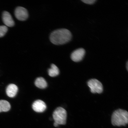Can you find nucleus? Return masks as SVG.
<instances>
[{
    "instance_id": "1",
    "label": "nucleus",
    "mask_w": 128,
    "mask_h": 128,
    "mask_svg": "<svg viewBox=\"0 0 128 128\" xmlns=\"http://www.w3.org/2000/svg\"><path fill=\"white\" fill-rule=\"evenodd\" d=\"M72 38V34L69 30L63 28L56 30L52 32L50 35V40L54 44L61 45L68 42Z\"/></svg>"
},
{
    "instance_id": "2",
    "label": "nucleus",
    "mask_w": 128,
    "mask_h": 128,
    "mask_svg": "<svg viewBox=\"0 0 128 128\" xmlns=\"http://www.w3.org/2000/svg\"><path fill=\"white\" fill-rule=\"evenodd\" d=\"M111 122L114 126H126L128 123V112L120 109L116 110L112 114Z\"/></svg>"
},
{
    "instance_id": "3",
    "label": "nucleus",
    "mask_w": 128,
    "mask_h": 128,
    "mask_svg": "<svg viewBox=\"0 0 128 128\" xmlns=\"http://www.w3.org/2000/svg\"><path fill=\"white\" fill-rule=\"evenodd\" d=\"M67 112L62 107L56 108L53 113V118L54 120V126L57 127L59 125H65L66 124Z\"/></svg>"
},
{
    "instance_id": "4",
    "label": "nucleus",
    "mask_w": 128,
    "mask_h": 128,
    "mask_svg": "<svg viewBox=\"0 0 128 128\" xmlns=\"http://www.w3.org/2000/svg\"><path fill=\"white\" fill-rule=\"evenodd\" d=\"M88 85L92 93H101L103 91V86L101 82L96 79H92L88 82Z\"/></svg>"
},
{
    "instance_id": "5",
    "label": "nucleus",
    "mask_w": 128,
    "mask_h": 128,
    "mask_svg": "<svg viewBox=\"0 0 128 128\" xmlns=\"http://www.w3.org/2000/svg\"><path fill=\"white\" fill-rule=\"evenodd\" d=\"M15 15L16 18L20 21L25 20L28 17V10L25 8L22 7H18L16 8Z\"/></svg>"
},
{
    "instance_id": "6",
    "label": "nucleus",
    "mask_w": 128,
    "mask_h": 128,
    "mask_svg": "<svg viewBox=\"0 0 128 128\" xmlns=\"http://www.w3.org/2000/svg\"><path fill=\"white\" fill-rule=\"evenodd\" d=\"M85 53V50L82 48L76 50L71 54L72 60L76 62L80 61L84 58Z\"/></svg>"
},
{
    "instance_id": "7",
    "label": "nucleus",
    "mask_w": 128,
    "mask_h": 128,
    "mask_svg": "<svg viewBox=\"0 0 128 128\" xmlns=\"http://www.w3.org/2000/svg\"><path fill=\"white\" fill-rule=\"evenodd\" d=\"M47 106L45 103L42 100H38L35 101L32 105V108L35 112H42L46 110Z\"/></svg>"
},
{
    "instance_id": "8",
    "label": "nucleus",
    "mask_w": 128,
    "mask_h": 128,
    "mask_svg": "<svg viewBox=\"0 0 128 128\" xmlns=\"http://www.w3.org/2000/svg\"><path fill=\"white\" fill-rule=\"evenodd\" d=\"M2 20L6 26L12 27L15 25V22L11 14L6 11L3 12Z\"/></svg>"
},
{
    "instance_id": "9",
    "label": "nucleus",
    "mask_w": 128,
    "mask_h": 128,
    "mask_svg": "<svg viewBox=\"0 0 128 128\" xmlns=\"http://www.w3.org/2000/svg\"><path fill=\"white\" fill-rule=\"evenodd\" d=\"M18 90V87L16 85L10 84L6 88V94L8 96L13 98L16 95Z\"/></svg>"
},
{
    "instance_id": "10",
    "label": "nucleus",
    "mask_w": 128,
    "mask_h": 128,
    "mask_svg": "<svg viewBox=\"0 0 128 128\" xmlns=\"http://www.w3.org/2000/svg\"><path fill=\"white\" fill-rule=\"evenodd\" d=\"M35 85L38 88L40 89L45 88L47 86V84L46 80L44 78H38L35 82Z\"/></svg>"
},
{
    "instance_id": "11",
    "label": "nucleus",
    "mask_w": 128,
    "mask_h": 128,
    "mask_svg": "<svg viewBox=\"0 0 128 128\" xmlns=\"http://www.w3.org/2000/svg\"><path fill=\"white\" fill-rule=\"evenodd\" d=\"M10 108L11 106L8 102L4 100H0V112L8 111Z\"/></svg>"
},
{
    "instance_id": "12",
    "label": "nucleus",
    "mask_w": 128,
    "mask_h": 128,
    "mask_svg": "<svg viewBox=\"0 0 128 128\" xmlns=\"http://www.w3.org/2000/svg\"><path fill=\"white\" fill-rule=\"evenodd\" d=\"M49 76L52 77L56 76L60 74V70L58 67L54 64L51 66V68L48 70Z\"/></svg>"
},
{
    "instance_id": "13",
    "label": "nucleus",
    "mask_w": 128,
    "mask_h": 128,
    "mask_svg": "<svg viewBox=\"0 0 128 128\" xmlns=\"http://www.w3.org/2000/svg\"><path fill=\"white\" fill-rule=\"evenodd\" d=\"M8 31V28L6 26H0V38L5 36Z\"/></svg>"
},
{
    "instance_id": "14",
    "label": "nucleus",
    "mask_w": 128,
    "mask_h": 128,
    "mask_svg": "<svg viewBox=\"0 0 128 128\" xmlns=\"http://www.w3.org/2000/svg\"><path fill=\"white\" fill-rule=\"evenodd\" d=\"M82 1L86 4H94L96 0H82Z\"/></svg>"
},
{
    "instance_id": "15",
    "label": "nucleus",
    "mask_w": 128,
    "mask_h": 128,
    "mask_svg": "<svg viewBox=\"0 0 128 128\" xmlns=\"http://www.w3.org/2000/svg\"><path fill=\"white\" fill-rule=\"evenodd\" d=\"M128 62H127V64H126V68H127V69L128 70Z\"/></svg>"
}]
</instances>
